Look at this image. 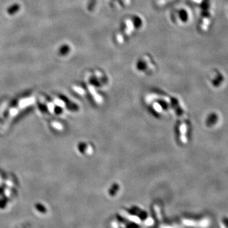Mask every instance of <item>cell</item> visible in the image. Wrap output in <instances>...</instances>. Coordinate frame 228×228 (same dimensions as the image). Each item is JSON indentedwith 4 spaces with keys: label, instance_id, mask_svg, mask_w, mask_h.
Wrapping results in <instances>:
<instances>
[]
</instances>
